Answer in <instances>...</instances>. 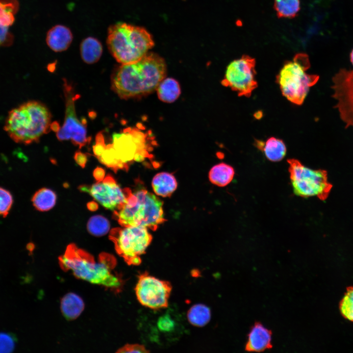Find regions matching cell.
I'll use <instances>...</instances> for the list:
<instances>
[{"mask_svg":"<svg viewBox=\"0 0 353 353\" xmlns=\"http://www.w3.org/2000/svg\"><path fill=\"white\" fill-rule=\"evenodd\" d=\"M166 70L161 56L148 52L137 61L118 67L111 76V88L121 99L144 96L156 89L165 78Z\"/></svg>","mask_w":353,"mask_h":353,"instance_id":"6da1fadb","label":"cell"},{"mask_svg":"<svg viewBox=\"0 0 353 353\" xmlns=\"http://www.w3.org/2000/svg\"><path fill=\"white\" fill-rule=\"evenodd\" d=\"M59 263L64 271H70L77 278L90 283L116 291L123 286L122 278L113 272L116 259L108 253H102L96 261L92 255L71 244L59 257Z\"/></svg>","mask_w":353,"mask_h":353,"instance_id":"7a4b0ae2","label":"cell"},{"mask_svg":"<svg viewBox=\"0 0 353 353\" xmlns=\"http://www.w3.org/2000/svg\"><path fill=\"white\" fill-rule=\"evenodd\" d=\"M51 114L43 103L24 102L9 111L4 129L15 142L29 145L39 141L51 129Z\"/></svg>","mask_w":353,"mask_h":353,"instance_id":"3957f363","label":"cell"},{"mask_svg":"<svg viewBox=\"0 0 353 353\" xmlns=\"http://www.w3.org/2000/svg\"><path fill=\"white\" fill-rule=\"evenodd\" d=\"M106 43L110 53L122 64L138 61L154 43L146 29L126 23H118L108 28Z\"/></svg>","mask_w":353,"mask_h":353,"instance_id":"277c9868","label":"cell"},{"mask_svg":"<svg viewBox=\"0 0 353 353\" xmlns=\"http://www.w3.org/2000/svg\"><path fill=\"white\" fill-rule=\"evenodd\" d=\"M113 216L122 227L139 226L153 231L166 221L163 202L144 189L130 190L125 204L114 211Z\"/></svg>","mask_w":353,"mask_h":353,"instance_id":"5b68a950","label":"cell"},{"mask_svg":"<svg viewBox=\"0 0 353 353\" xmlns=\"http://www.w3.org/2000/svg\"><path fill=\"white\" fill-rule=\"evenodd\" d=\"M310 66L308 56L299 53L284 64L277 76L276 82L282 95L296 105L303 104L310 88L319 79V76L307 73Z\"/></svg>","mask_w":353,"mask_h":353,"instance_id":"8992f818","label":"cell"},{"mask_svg":"<svg viewBox=\"0 0 353 353\" xmlns=\"http://www.w3.org/2000/svg\"><path fill=\"white\" fill-rule=\"evenodd\" d=\"M288 171L294 193L303 198L316 196L325 200L332 185L328 180L326 171L312 170L304 166L297 159H287Z\"/></svg>","mask_w":353,"mask_h":353,"instance_id":"52a82bcc","label":"cell"},{"mask_svg":"<svg viewBox=\"0 0 353 353\" xmlns=\"http://www.w3.org/2000/svg\"><path fill=\"white\" fill-rule=\"evenodd\" d=\"M112 229L109 238L114 243L117 252L129 265H138L140 256L145 253L152 241V236L146 227H122Z\"/></svg>","mask_w":353,"mask_h":353,"instance_id":"ba28073f","label":"cell"},{"mask_svg":"<svg viewBox=\"0 0 353 353\" xmlns=\"http://www.w3.org/2000/svg\"><path fill=\"white\" fill-rule=\"evenodd\" d=\"M112 144L118 159L128 168L134 161L142 162L151 157L145 134L136 128L128 127L122 133L114 134Z\"/></svg>","mask_w":353,"mask_h":353,"instance_id":"9c48e42d","label":"cell"},{"mask_svg":"<svg viewBox=\"0 0 353 353\" xmlns=\"http://www.w3.org/2000/svg\"><path fill=\"white\" fill-rule=\"evenodd\" d=\"M255 63V59L248 55L233 60L227 66L222 84L240 97H250L257 87Z\"/></svg>","mask_w":353,"mask_h":353,"instance_id":"30bf717a","label":"cell"},{"mask_svg":"<svg viewBox=\"0 0 353 353\" xmlns=\"http://www.w3.org/2000/svg\"><path fill=\"white\" fill-rule=\"evenodd\" d=\"M63 92L65 99V115L64 124L56 131L59 141L71 140L79 149L85 146L90 138L87 136L86 124L78 119L75 108V102L79 98L73 87L64 80Z\"/></svg>","mask_w":353,"mask_h":353,"instance_id":"8fae6325","label":"cell"},{"mask_svg":"<svg viewBox=\"0 0 353 353\" xmlns=\"http://www.w3.org/2000/svg\"><path fill=\"white\" fill-rule=\"evenodd\" d=\"M172 289L169 281L159 279L145 272L138 276L135 291L138 301L142 305L158 309L167 307Z\"/></svg>","mask_w":353,"mask_h":353,"instance_id":"7c38bea8","label":"cell"},{"mask_svg":"<svg viewBox=\"0 0 353 353\" xmlns=\"http://www.w3.org/2000/svg\"><path fill=\"white\" fill-rule=\"evenodd\" d=\"M78 188L82 192L89 193L105 208L113 211L123 207L131 190L128 188L122 189L110 175L101 182L91 186L82 185Z\"/></svg>","mask_w":353,"mask_h":353,"instance_id":"4fadbf2b","label":"cell"},{"mask_svg":"<svg viewBox=\"0 0 353 353\" xmlns=\"http://www.w3.org/2000/svg\"><path fill=\"white\" fill-rule=\"evenodd\" d=\"M19 9L18 0H0V47L12 45L14 36L9 28L14 23Z\"/></svg>","mask_w":353,"mask_h":353,"instance_id":"5bb4252c","label":"cell"},{"mask_svg":"<svg viewBox=\"0 0 353 353\" xmlns=\"http://www.w3.org/2000/svg\"><path fill=\"white\" fill-rule=\"evenodd\" d=\"M272 333L262 324L255 323L248 335L245 350L249 352H262L272 347Z\"/></svg>","mask_w":353,"mask_h":353,"instance_id":"9a60e30c","label":"cell"},{"mask_svg":"<svg viewBox=\"0 0 353 353\" xmlns=\"http://www.w3.org/2000/svg\"><path fill=\"white\" fill-rule=\"evenodd\" d=\"M73 39V34L69 28L64 25H57L48 30L46 41L51 50L61 52L70 47Z\"/></svg>","mask_w":353,"mask_h":353,"instance_id":"2e32d148","label":"cell"},{"mask_svg":"<svg viewBox=\"0 0 353 353\" xmlns=\"http://www.w3.org/2000/svg\"><path fill=\"white\" fill-rule=\"evenodd\" d=\"M255 145L263 152L269 160L272 162L281 161L286 154L285 144L282 140L276 137H270L265 142L256 140Z\"/></svg>","mask_w":353,"mask_h":353,"instance_id":"e0dca14e","label":"cell"},{"mask_svg":"<svg viewBox=\"0 0 353 353\" xmlns=\"http://www.w3.org/2000/svg\"><path fill=\"white\" fill-rule=\"evenodd\" d=\"M154 192L158 196L168 197L171 196L177 186L175 176L169 173L160 172L154 176L152 182Z\"/></svg>","mask_w":353,"mask_h":353,"instance_id":"ac0fdd59","label":"cell"},{"mask_svg":"<svg viewBox=\"0 0 353 353\" xmlns=\"http://www.w3.org/2000/svg\"><path fill=\"white\" fill-rule=\"evenodd\" d=\"M84 308L83 301L75 293H68L61 299V311L63 316L68 320L77 318L81 314Z\"/></svg>","mask_w":353,"mask_h":353,"instance_id":"d6986e66","label":"cell"},{"mask_svg":"<svg viewBox=\"0 0 353 353\" xmlns=\"http://www.w3.org/2000/svg\"><path fill=\"white\" fill-rule=\"evenodd\" d=\"M80 52L84 62L93 64L100 59L102 53V46L97 38L88 37L82 41L80 45Z\"/></svg>","mask_w":353,"mask_h":353,"instance_id":"ffe728a7","label":"cell"},{"mask_svg":"<svg viewBox=\"0 0 353 353\" xmlns=\"http://www.w3.org/2000/svg\"><path fill=\"white\" fill-rule=\"evenodd\" d=\"M156 90L159 99L166 103L174 102L181 93L178 82L175 79L171 77L164 78Z\"/></svg>","mask_w":353,"mask_h":353,"instance_id":"44dd1931","label":"cell"},{"mask_svg":"<svg viewBox=\"0 0 353 353\" xmlns=\"http://www.w3.org/2000/svg\"><path fill=\"white\" fill-rule=\"evenodd\" d=\"M234 173V170L231 166L225 163H221L214 166L210 169L208 176L212 184L224 187L232 181Z\"/></svg>","mask_w":353,"mask_h":353,"instance_id":"7402d4cb","label":"cell"},{"mask_svg":"<svg viewBox=\"0 0 353 353\" xmlns=\"http://www.w3.org/2000/svg\"><path fill=\"white\" fill-rule=\"evenodd\" d=\"M56 195L51 190L43 188L33 195L31 201L34 207L38 211H47L55 204Z\"/></svg>","mask_w":353,"mask_h":353,"instance_id":"603a6c76","label":"cell"},{"mask_svg":"<svg viewBox=\"0 0 353 353\" xmlns=\"http://www.w3.org/2000/svg\"><path fill=\"white\" fill-rule=\"evenodd\" d=\"M187 318L189 323L192 325L199 327H203L210 320V310L208 307L204 304H195L189 309Z\"/></svg>","mask_w":353,"mask_h":353,"instance_id":"cb8c5ba5","label":"cell"},{"mask_svg":"<svg viewBox=\"0 0 353 353\" xmlns=\"http://www.w3.org/2000/svg\"><path fill=\"white\" fill-rule=\"evenodd\" d=\"M274 8L279 18H293L300 9V0H275Z\"/></svg>","mask_w":353,"mask_h":353,"instance_id":"d4e9b609","label":"cell"},{"mask_svg":"<svg viewBox=\"0 0 353 353\" xmlns=\"http://www.w3.org/2000/svg\"><path fill=\"white\" fill-rule=\"evenodd\" d=\"M103 165L112 169L115 173L119 170L127 171L128 169L118 158L112 144H108L98 158Z\"/></svg>","mask_w":353,"mask_h":353,"instance_id":"484cf974","label":"cell"},{"mask_svg":"<svg viewBox=\"0 0 353 353\" xmlns=\"http://www.w3.org/2000/svg\"><path fill=\"white\" fill-rule=\"evenodd\" d=\"M87 230L90 234L96 236L106 234L109 230L110 223L108 220L101 215L92 216L89 220Z\"/></svg>","mask_w":353,"mask_h":353,"instance_id":"4316f807","label":"cell"},{"mask_svg":"<svg viewBox=\"0 0 353 353\" xmlns=\"http://www.w3.org/2000/svg\"><path fill=\"white\" fill-rule=\"evenodd\" d=\"M341 315L346 319L353 322V287L347 288L346 292L339 303Z\"/></svg>","mask_w":353,"mask_h":353,"instance_id":"83f0119b","label":"cell"},{"mask_svg":"<svg viewBox=\"0 0 353 353\" xmlns=\"http://www.w3.org/2000/svg\"><path fill=\"white\" fill-rule=\"evenodd\" d=\"M13 204V197L8 190L0 187V216L6 217Z\"/></svg>","mask_w":353,"mask_h":353,"instance_id":"f1b7e54d","label":"cell"},{"mask_svg":"<svg viewBox=\"0 0 353 353\" xmlns=\"http://www.w3.org/2000/svg\"><path fill=\"white\" fill-rule=\"evenodd\" d=\"M17 338L15 334L0 332V353H10L15 350Z\"/></svg>","mask_w":353,"mask_h":353,"instance_id":"f546056e","label":"cell"},{"mask_svg":"<svg viewBox=\"0 0 353 353\" xmlns=\"http://www.w3.org/2000/svg\"><path fill=\"white\" fill-rule=\"evenodd\" d=\"M158 328L162 331L169 332L175 327V322L168 314L160 317L157 323Z\"/></svg>","mask_w":353,"mask_h":353,"instance_id":"4dcf8cb0","label":"cell"},{"mask_svg":"<svg viewBox=\"0 0 353 353\" xmlns=\"http://www.w3.org/2000/svg\"><path fill=\"white\" fill-rule=\"evenodd\" d=\"M149 351L146 347L140 344H128L119 349L118 353H147Z\"/></svg>","mask_w":353,"mask_h":353,"instance_id":"1f68e13d","label":"cell"},{"mask_svg":"<svg viewBox=\"0 0 353 353\" xmlns=\"http://www.w3.org/2000/svg\"><path fill=\"white\" fill-rule=\"evenodd\" d=\"M74 159L77 164L81 167H85L87 161V157L85 153L77 151L75 154Z\"/></svg>","mask_w":353,"mask_h":353,"instance_id":"d6a6232c","label":"cell"},{"mask_svg":"<svg viewBox=\"0 0 353 353\" xmlns=\"http://www.w3.org/2000/svg\"><path fill=\"white\" fill-rule=\"evenodd\" d=\"M93 176L97 182L102 181L105 176V171L104 169L101 167H97L94 170Z\"/></svg>","mask_w":353,"mask_h":353,"instance_id":"836d02e7","label":"cell"},{"mask_svg":"<svg viewBox=\"0 0 353 353\" xmlns=\"http://www.w3.org/2000/svg\"><path fill=\"white\" fill-rule=\"evenodd\" d=\"M88 209L91 211H95L98 208V204L95 202L92 201L87 204Z\"/></svg>","mask_w":353,"mask_h":353,"instance_id":"e575fe53","label":"cell"},{"mask_svg":"<svg viewBox=\"0 0 353 353\" xmlns=\"http://www.w3.org/2000/svg\"><path fill=\"white\" fill-rule=\"evenodd\" d=\"M34 245L32 243H29L27 245L26 248L29 251H32L34 249Z\"/></svg>","mask_w":353,"mask_h":353,"instance_id":"d590c367","label":"cell"},{"mask_svg":"<svg viewBox=\"0 0 353 353\" xmlns=\"http://www.w3.org/2000/svg\"><path fill=\"white\" fill-rule=\"evenodd\" d=\"M350 61L353 65V49L350 53Z\"/></svg>","mask_w":353,"mask_h":353,"instance_id":"8d00e7d4","label":"cell"}]
</instances>
